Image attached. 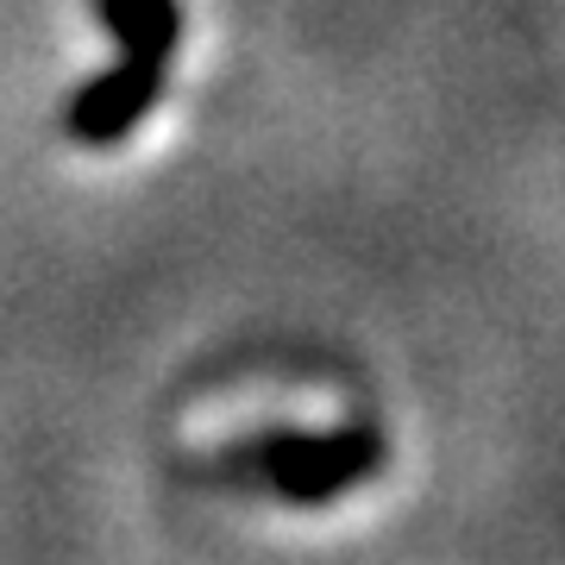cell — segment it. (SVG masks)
<instances>
[{
	"mask_svg": "<svg viewBox=\"0 0 565 565\" xmlns=\"http://www.w3.org/2000/svg\"><path fill=\"white\" fill-rule=\"evenodd\" d=\"M102 32L120 57H177L182 44V0H88Z\"/></svg>",
	"mask_w": 565,
	"mask_h": 565,
	"instance_id": "cell-3",
	"label": "cell"
},
{
	"mask_svg": "<svg viewBox=\"0 0 565 565\" xmlns=\"http://www.w3.org/2000/svg\"><path fill=\"white\" fill-rule=\"evenodd\" d=\"M163 82H170V63L163 57H114L102 76H88L63 107V126L70 139L88 145V151H107V145H126L163 102Z\"/></svg>",
	"mask_w": 565,
	"mask_h": 565,
	"instance_id": "cell-2",
	"label": "cell"
},
{
	"mask_svg": "<svg viewBox=\"0 0 565 565\" xmlns=\"http://www.w3.org/2000/svg\"><path fill=\"white\" fill-rule=\"evenodd\" d=\"M377 465H384V440L371 427H327V434L277 427V434L245 440L226 459V471L258 478L289 509H327V503H340L345 490H359Z\"/></svg>",
	"mask_w": 565,
	"mask_h": 565,
	"instance_id": "cell-1",
	"label": "cell"
}]
</instances>
